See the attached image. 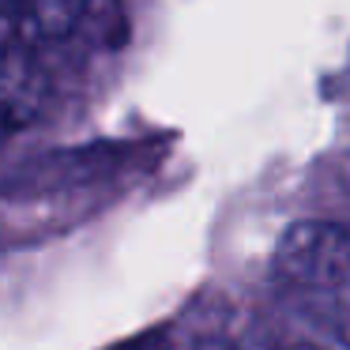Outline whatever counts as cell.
Masks as SVG:
<instances>
[{"label":"cell","instance_id":"6da1fadb","mask_svg":"<svg viewBox=\"0 0 350 350\" xmlns=\"http://www.w3.org/2000/svg\"><path fill=\"white\" fill-rule=\"evenodd\" d=\"M4 4H16L34 23H49V27H64L79 8V0H4Z\"/></svg>","mask_w":350,"mask_h":350},{"label":"cell","instance_id":"7a4b0ae2","mask_svg":"<svg viewBox=\"0 0 350 350\" xmlns=\"http://www.w3.org/2000/svg\"><path fill=\"white\" fill-rule=\"evenodd\" d=\"M297 350H312V347H297Z\"/></svg>","mask_w":350,"mask_h":350}]
</instances>
